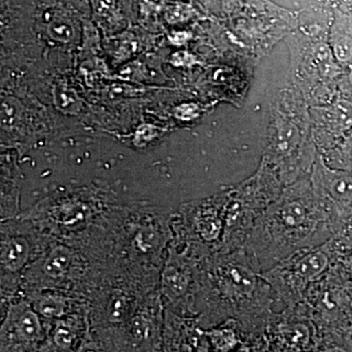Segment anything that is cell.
<instances>
[{"label": "cell", "mask_w": 352, "mask_h": 352, "mask_svg": "<svg viewBox=\"0 0 352 352\" xmlns=\"http://www.w3.org/2000/svg\"><path fill=\"white\" fill-rule=\"evenodd\" d=\"M32 307L47 323L60 320L78 311L73 300L53 289L32 292L28 298Z\"/></svg>", "instance_id": "15"}, {"label": "cell", "mask_w": 352, "mask_h": 352, "mask_svg": "<svg viewBox=\"0 0 352 352\" xmlns=\"http://www.w3.org/2000/svg\"><path fill=\"white\" fill-rule=\"evenodd\" d=\"M309 8L318 12H349L352 6V0H303Z\"/></svg>", "instance_id": "20"}, {"label": "cell", "mask_w": 352, "mask_h": 352, "mask_svg": "<svg viewBox=\"0 0 352 352\" xmlns=\"http://www.w3.org/2000/svg\"><path fill=\"white\" fill-rule=\"evenodd\" d=\"M212 280L220 296L221 320L234 319L256 332L270 319L271 286L256 261L245 251L226 252L212 263Z\"/></svg>", "instance_id": "2"}, {"label": "cell", "mask_w": 352, "mask_h": 352, "mask_svg": "<svg viewBox=\"0 0 352 352\" xmlns=\"http://www.w3.org/2000/svg\"><path fill=\"white\" fill-rule=\"evenodd\" d=\"M347 82L352 88V65L347 68Z\"/></svg>", "instance_id": "22"}, {"label": "cell", "mask_w": 352, "mask_h": 352, "mask_svg": "<svg viewBox=\"0 0 352 352\" xmlns=\"http://www.w3.org/2000/svg\"><path fill=\"white\" fill-rule=\"evenodd\" d=\"M312 136L318 144L325 134L344 138L352 127V102L344 97H336L330 104L312 110Z\"/></svg>", "instance_id": "11"}, {"label": "cell", "mask_w": 352, "mask_h": 352, "mask_svg": "<svg viewBox=\"0 0 352 352\" xmlns=\"http://www.w3.org/2000/svg\"><path fill=\"white\" fill-rule=\"evenodd\" d=\"M193 232L198 236L201 243L210 245H223L226 234V219L224 214L214 206L203 205L196 208L191 219Z\"/></svg>", "instance_id": "16"}, {"label": "cell", "mask_w": 352, "mask_h": 352, "mask_svg": "<svg viewBox=\"0 0 352 352\" xmlns=\"http://www.w3.org/2000/svg\"><path fill=\"white\" fill-rule=\"evenodd\" d=\"M76 352H108L106 351L105 347L102 346L100 342L97 340L94 333H92L91 328L88 330L85 339H83L82 344L78 347Z\"/></svg>", "instance_id": "21"}, {"label": "cell", "mask_w": 352, "mask_h": 352, "mask_svg": "<svg viewBox=\"0 0 352 352\" xmlns=\"http://www.w3.org/2000/svg\"><path fill=\"white\" fill-rule=\"evenodd\" d=\"M234 319L222 322L214 327L204 330L212 352H233L239 344V335L236 330Z\"/></svg>", "instance_id": "18"}, {"label": "cell", "mask_w": 352, "mask_h": 352, "mask_svg": "<svg viewBox=\"0 0 352 352\" xmlns=\"http://www.w3.org/2000/svg\"><path fill=\"white\" fill-rule=\"evenodd\" d=\"M276 338L278 344H281L284 351H305L312 342L309 329L300 323L282 326L276 332Z\"/></svg>", "instance_id": "19"}, {"label": "cell", "mask_w": 352, "mask_h": 352, "mask_svg": "<svg viewBox=\"0 0 352 352\" xmlns=\"http://www.w3.org/2000/svg\"><path fill=\"white\" fill-rule=\"evenodd\" d=\"M331 259L327 242L294 252L264 271L263 275L286 305L294 307L305 302L310 286L317 283L330 268Z\"/></svg>", "instance_id": "4"}, {"label": "cell", "mask_w": 352, "mask_h": 352, "mask_svg": "<svg viewBox=\"0 0 352 352\" xmlns=\"http://www.w3.org/2000/svg\"><path fill=\"white\" fill-rule=\"evenodd\" d=\"M1 281L20 276L34 256V245L25 234L1 232Z\"/></svg>", "instance_id": "13"}, {"label": "cell", "mask_w": 352, "mask_h": 352, "mask_svg": "<svg viewBox=\"0 0 352 352\" xmlns=\"http://www.w3.org/2000/svg\"><path fill=\"white\" fill-rule=\"evenodd\" d=\"M344 139H346V142L351 143L352 144V127L349 129V131L346 132V135L344 136Z\"/></svg>", "instance_id": "23"}, {"label": "cell", "mask_w": 352, "mask_h": 352, "mask_svg": "<svg viewBox=\"0 0 352 352\" xmlns=\"http://www.w3.org/2000/svg\"><path fill=\"white\" fill-rule=\"evenodd\" d=\"M338 224L311 182L302 178L263 210L243 249L264 272L294 252L325 244Z\"/></svg>", "instance_id": "1"}, {"label": "cell", "mask_w": 352, "mask_h": 352, "mask_svg": "<svg viewBox=\"0 0 352 352\" xmlns=\"http://www.w3.org/2000/svg\"><path fill=\"white\" fill-rule=\"evenodd\" d=\"M89 329V315L83 309L52 322L38 352H76Z\"/></svg>", "instance_id": "9"}, {"label": "cell", "mask_w": 352, "mask_h": 352, "mask_svg": "<svg viewBox=\"0 0 352 352\" xmlns=\"http://www.w3.org/2000/svg\"><path fill=\"white\" fill-rule=\"evenodd\" d=\"M295 38L292 51L295 82L314 107L328 105L336 98L333 85L344 75V68L333 57L319 25Z\"/></svg>", "instance_id": "3"}, {"label": "cell", "mask_w": 352, "mask_h": 352, "mask_svg": "<svg viewBox=\"0 0 352 352\" xmlns=\"http://www.w3.org/2000/svg\"><path fill=\"white\" fill-rule=\"evenodd\" d=\"M133 245L142 254L159 252L168 241V232L160 222H142L133 231Z\"/></svg>", "instance_id": "17"}, {"label": "cell", "mask_w": 352, "mask_h": 352, "mask_svg": "<svg viewBox=\"0 0 352 352\" xmlns=\"http://www.w3.org/2000/svg\"><path fill=\"white\" fill-rule=\"evenodd\" d=\"M328 41L333 57L342 68L352 65V14L337 11L333 14Z\"/></svg>", "instance_id": "14"}, {"label": "cell", "mask_w": 352, "mask_h": 352, "mask_svg": "<svg viewBox=\"0 0 352 352\" xmlns=\"http://www.w3.org/2000/svg\"><path fill=\"white\" fill-rule=\"evenodd\" d=\"M44 217L39 220L54 231H75L89 221L94 212L87 201L76 198L60 199L45 204Z\"/></svg>", "instance_id": "12"}, {"label": "cell", "mask_w": 352, "mask_h": 352, "mask_svg": "<svg viewBox=\"0 0 352 352\" xmlns=\"http://www.w3.org/2000/svg\"><path fill=\"white\" fill-rule=\"evenodd\" d=\"M50 325L29 300H10L2 319L0 351L38 352L47 338Z\"/></svg>", "instance_id": "5"}, {"label": "cell", "mask_w": 352, "mask_h": 352, "mask_svg": "<svg viewBox=\"0 0 352 352\" xmlns=\"http://www.w3.org/2000/svg\"><path fill=\"white\" fill-rule=\"evenodd\" d=\"M310 182L317 195L327 204L337 219L352 210L351 171L333 168L323 157L318 156Z\"/></svg>", "instance_id": "6"}, {"label": "cell", "mask_w": 352, "mask_h": 352, "mask_svg": "<svg viewBox=\"0 0 352 352\" xmlns=\"http://www.w3.org/2000/svg\"><path fill=\"white\" fill-rule=\"evenodd\" d=\"M198 321L170 315L164 319L160 352H212Z\"/></svg>", "instance_id": "8"}, {"label": "cell", "mask_w": 352, "mask_h": 352, "mask_svg": "<svg viewBox=\"0 0 352 352\" xmlns=\"http://www.w3.org/2000/svg\"><path fill=\"white\" fill-rule=\"evenodd\" d=\"M195 275L189 258L178 252H170L161 278V289L171 305L180 308L183 314H189L185 298L192 296L195 287Z\"/></svg>", "instance_id": "7"}, {"label": "cell", "mask_w": 352, "mask_h": 352, "mask_svg": "<svg viewBox=\"0 0 352 352\" xmlns=\"http://www.w3.org/2000/svg\"><path fill=\"white\" fill-rule=\"evenodd\" d=\"M75 254L63 245H57L50 248L36 263V267L31 268L32 273L36 276H30L34 285L43 289H50L52 287H59L71 276L75 270Z\"/></svg>", "instance_id": "10"}]
</instances>
